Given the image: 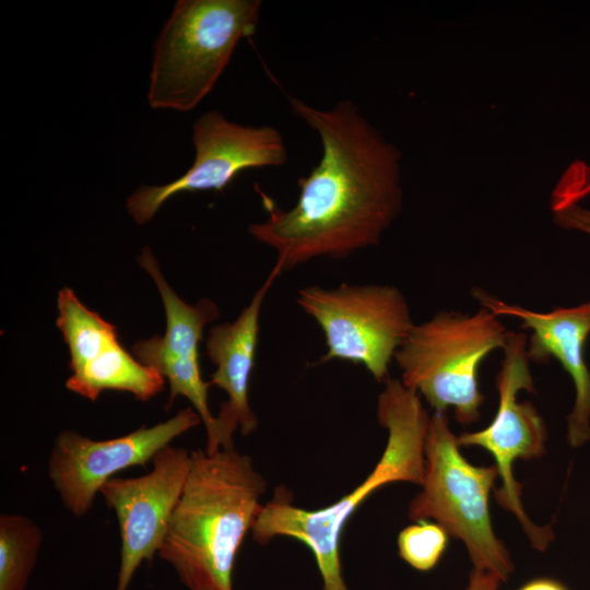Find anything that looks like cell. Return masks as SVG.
<instances>
[{
	"instance_id": "d6986e66",
	"label": "cell",
	"mask_w": 590,
	"mask_h": 590,
	"mask_svg": "<svg viewBox=\"0 0 590 590\" xmlns=\"http://www.w3.org/2000/svg\"><path fill=\"white\" fill-rule=\"evenodd\" d=\"M552 209L557 225L590 235V209L581 208L578 201L558 200H552Z\"/></svg>"
},
{
	"instance_id": "7a4b0ae2",
	"label": "cell",
	"mask_w": 590,
	"mask_h": 590,
	"mask_svg": "<svg viewBox=\"0 0 590 590\" xmlns=\"http://www.w3.org/2000/svg\"><path fill=\"white\" fill-rule=\"evenodd\" d=\"M267 481L234 448L191 451L158 557L190 590H233L236 555L262 508Z\"/></svg>"
},
{
	"instance_id": "8992f818",
	"label": "cell",
	"mask_w": 590,
	"mask_h": 590,
	"mask_svg": "<svg viewBox=\"0 0 590 590\" xmlns=\"http://www.w3.org/2000/svg\"><path fill=\"white\" fill-rule=\"evenodd\" d=\"M424 457L422 489L409 505V518L415 522L435 520L448 535L464 543L473 569L488 571L506 582L514 563L495 535L488 503L498 477L496 467L474 465L462 456L458 436L442 412L430 416Z\"/></svg>"
},
{
	"instance_id": "ffe728a7",
	"label": "cell",
	"mask_w": 590,
	"mask_h": 590,
	"mask_svg": "<svg viewBox=\"0 0 590 590\" xmlns=\"http://www.w3.org/2000/svg\"><path fill=\"white\" fill-rule=\"evenodd\" d=\"M502 580L488 571L472 569L467 590H498Z\"/></svg>"
},
{
	"instance_id": "8fae6325",
	"label": "cell",
	"mask_w": 590,
	"mask_h": 590,
	"mask_svg": "<svg viewBox=\"0 0 590 590\" xmlns=\"http://www.w3.org/2000/svg\"><path fill=\"white\" fill-rule=\"evenodd\" d=\"M190 461L191 451L169 445L156 453L146 474L114 476L101 488L99 494L116 515L121 539L115 590H128L141 563L152 562L158 554Z\"/></svg>"
},
{
	"instance_id": "277c9868",
	"label": "cell",
	"mask_w": 590,
	"mask_h": 590,
	"mask_svg": "<svg viewBox=\"0 0 590 590\" xmlns=\"http://www.w3.org/2000/svg\"><path fill=\"white\" fill-rule=\"evenodd\" d=\"M261 0H178L154 45L148 103L180 113L213 90L259 24Z\"/></svg>"
},
{
	"instance_id": "44dd1931",
	"label": "cell",
	"mask_w": 590,
	"mask_h": 590,
	"mask_svg": "<svg viewBox=\"0 0 590 590\" xmlns=\"http://www.w3.org/2000/svg\"><path fill=\"white\" fill-rule=\"evenodd\" d=\"M519 590H568L563 583L548 578L534 579L523 585Z\"/></svg>"
},
{
	"instance_id": "3957f363",
	"label": "cell",
	"mask_w": 590,
	"mask_h": 590,
	"mask_svg": "<svg viewBox=\"0 0 590 590\" xmlns=\"http://www.w3.org/2000/svg\"><path fill=\"white\" fill-rule=\"evenodd\" d=\"M377 417L388 432L385 450L366 479L335 503L320 509L293 505L292 495L279 487L262 505L252 526L253 540L267 544L286 536L305 544L314 554L322 590H350L342 574L340 543L357 508L376 491L394 482L422 485L424 446L430 421L420 394L399 379H388L378 397Z\"/></svg>"
},
{
	"instance_id": "52a82bcc",
	"label": "cell",
	"mask_w": 590,
	"mask_h": 590,
	"mask_svg": "<svg viewBox=\"0 0 590 590\" xmlns=\"http://www.w3.org/2000/svg\"><path fill=\"white\" fill-rule=\"evenodd\" d=\"M299 307L321 328L327 351L321 363L349 361L386 382L396 353L411 332L409 304L393 285H311L298 291Z\"/></svg>"
},
{
	"instance_id": "e0dca14e",
	"label": "cell",
	"mask_w": 590,
	"mask_h": 590,
	"mask_svg": "<svg viewBox=\"0 0 590 590\" xmlns=\"http://www.w3.org/2000/svg\"><path fill=\"white\" fill-rule=\"evenodd\" d=\"M43 542L40 527L19 514L0 516V590H25Z\"/></svg>"
},
{
	"instance_id": "6da1fadb",
	"label": "cell",
	"mask_w": 590,
	"mask_h": 590,
	"mask_svg": "<svg viewBox=\"0 0 590 590\" xmlns=\"http://www.w3.org/2000/svg\"><path fill=\"white\" fill-rule=\"evenodd\" d=\"M292 111L312 129L321 157L297 180L295 204L282 210L260 191L267 219L248 233L273 249L281 273L318 258L342 259L379 244L402 208L400 152L350 99L316 108L288 96Z\"/></svg>"
},
{
	"instance_id": "9c48e42d",
	"label": "cell",
	"mask_w": 590,
	"mask_h": 590,
	"mask_svg": "<svg viewBox=\"0 0 590 590\" xmlns=\"http://www.w3.org/2000/svg\"><path fill=\"white\" fill-rule=\"evenodd\" d=\"M194 160L178 178L161 186L139 187L127 199L133 221L146 224L172 197L182 192L223 191L243 172L286 164L288 151L273 126H245L212 109L192 126Z\"/></svg>"
},
{
	"instance_id": "ac0fdd59",
	"label": "cell",
	"mask_w": 590,
	"mask_h": 590,
	"mask_svg": "<svg viewBox=\"0 0 590 590\" xmlns=\"http://www.w3.org/2000/svg\"><path fill=\"white\" fill-rule=\"evenodd\" d=\"M448 544V533L436 522L416 521L398 535L399 554L417 570L432 569L440 559Z\"/></svg>"
},
{
	"instance_id": "7c38bea8",
	"label": "cell",
	"mask_w": 590,
	"mask_h": 590,
	"mask_svg": "<svg viewBox=\"0 0 590 590\" xmlns=\"http://www.w3.org/2000/svg\"><path fill=\"white\" fill-rule=\"evenodd\" d=\"M138 262L158 288L166 315V330L162 337L154 335L138 341L132 352L139 362L154 368L168 381L170 392L167 408L177 396L190 401L205 427L204 450L219 451L216 418L208 403L210 384L202 379L199 363V344L204 328L219 317V308L208 298H202L194 305L185 303L166 282L150 248L142 249Z\"/></svg>"
},
{
	"instance_id": "ba28073f",
	"label": "cell",
	"mask_w": 590,
	"mask_h": 590,
	"mask_svg": "<svg viewBox=\"0 0 590 590\" xmlns=\"http://www.w3.org/2000/svg\"><path fill=\"white\" fill-rule=\"evenodd\" d=\"M504 358L496 375L498 409L493 421L483 429L462 433L458 436L461 446H476L488 451L497 469L502 485L494 491L500 507L516 516L531 545L545 551L554 539L551 526L533 523L521 503L522 485L512 472L517 459L540 458L545 452L546 426L535 406L519 402L521 390L534 392L528 356L526 333L509 331L503 346Z\"/></svg>"
},
{
	"instance_id": "5bb4252c",
	"label": "cell",
	"mask_w": 590,
	"mask_h": 590,
	"mask_svg": "<svg viewBox=\"0 0 590 590\" xmlns=\"http://www.w3.org/2000/svg\"><path fill=\"white\" fill-rule=\"evenodd\" d=\"M280 274L273 267L236 320L212 327L206 337V354L216 367L209 384L227 394V401L221 404L215 416L217 449L234 448L236 429L247 436L258 427V418L249 403V384L259 340L261 307Z\"/></svg>"
},
{
	"instance_id": "2e32d148",
	"label": "cell",
	"mask_w": 590,
	"mask_h": 590,
	"mask_svg": "<svg viewBox=\"0 0 590 590\" xmlns=\"http://www.w3.org/2000/svg\"><path fill=\"white\" fill-rule=\"evenodd\" d=\"M57 307L56 324L69 347L70 369L84 364L118 339L116 328L84 306L71 288L59 291Z\"/></svg>"
},
{
	"instance_id": "5b68a950",
	"label": "cell",
	"mask_w": 590,
	"mask_h": 590,
	"mask_svg": "<svg viewBox=\"0 0 590 590\" xmlns=\"http://www.w3.org/2000/svg\"><path fill=\"white\" fill-rule=\"evenodd\" d=\"M508 332L485 307L472 315L439 311L414 324L396 353L400 380L436 412L451 408L459 423L476 422L484 401L480 366L489 353L503 349Z\"/></svg>"
},
{
	"instance_id": "4fadbf2b",
	"label": "cell",
	"mask_w": 590,
	"mask_h": 590,
	"mask_svg": "<svg viewBox=\"0 0 590 590\" xmlns=\"http://www.w3.org/2000/svg\"><path fill=\"white\" fill-rule=\"evenodd\" d=\"M476 299L496 316L517 317L530 329L528 356L535 363L557 359L571 377L575 403L567 416L568 444L578 448L590 440V370L585 347L590 334V300L575 307L556 308L547 312L529 310L507 304L477 290Z\"/></svg>"
},
{
	"instance_id": "30bf717a",
	"label": "cell",
	"mask_w": 590,
	"mask_h": 590,
	"mask_svg": "<svg viewBox=\"0 0 590 590\" xmlns=\"http://www.w3.org/2000/svg\"><path fill=\"white\" fill-rule=\"evenodd\" d=\"M201 422L193 408L188 406L156 425L141 426L106 440L63 430L50 450L48 476L64 508L75 517H83L92 509L103 485L116 473L130 467H146L160 450Z\"/></svg>"
},
{
	"instance_id": "9a60e30c",
	"label": "cell",
	"mask_w": 590,
	"mask_h": 590,
	"mask_svg": "<svg viewBox=\"0 0 590 590\" xmlns=\"http://www.w3.org/2000/svg\"><path fill=\"white\" fill-rule=\"evenodd\" d=\"M66 387L91 401L105 390L130 392L137 400L149 401L162 391L165 378L154 368L130 355L119 339L94 357L71 369Z\"/></svg>"
}]
</instances>
